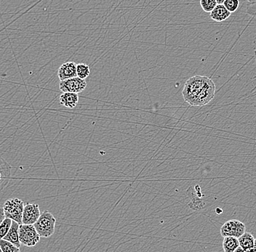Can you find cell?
Returning <instances> with one entry per match:
<instances>
[{
	"label": "cell",
	"instance_id": "cell-15",
	"mask_svg": "<svg viewBox=\"0 0 256 252\" xmlns=\"http://www.w3.org/2000/svg\"><path fill=\"white\" fill-rule=\"evenodd\" d=\"M240 3L246 8V14L256 18V0H240Z\"/></svg>",
	"mask_w": 256,
	"mask_h": 252
},
{
	"label": "cell",
	"instance_id": "cell-10",
	"mask_svg": "<svg viewBox=\"0 0 256 252\" xmlns=\"http://www.w3.org/2000/svg\"><path fill=\"white\" fill-rule=\"evenodd\" d=\"M231 13L225 8L224 5H217L210 14V17L216 22H223L228 19Z\"/></svg>",
	"mask_w": 256,
	"mask_h": 252
},
{
	"label": "cell",
	"instance_id": "cell-2",
	"mask_svg": "<svg viewBox=\"0 0 256 252\" xmlns=\"http://www.w3.org/2000/svg\"><path fill=\"white\" fill-rule=\"evenodd\" d=\"M56 219L52 213L48 211H43L39 219L34 225L40 237H49L55 232Z\"/></svg>",
	"mask_w": 256,
	"mask_h": 252
},
{
	"label": "cell",
	"instance_id": "cell-22",
	"mask_svg": "<svg viewBox=\"0 0 256 252\" xmlns=\"http://www.w3.org/2000/svg\"><path fill=\"white\" fill-rule=\"evenodd\" d=\"M244 249H243L242 248L241 246L238 247V248H236V249L234 250V252H244Z\"/></svg>",
	"mask_w": 256,
	"mask_h": 252
},
{
	"label": "cell",
	"instance_id": "cell-20",
	"mask_svg": "<svg viewBox=\"0 0 256 252\" xmlns=\"http://www.w3.org/2000/svg\"><path fill=\"white\" fill-rule=\"evenodd\" d=\"M224 6L231 14L236 12L240 7V0H225Z\"/></svg>",
	"mask_w": 256,
	"mask_h": 252
},
{
	"label": "cell",
	"instance_id": "cell-19",
	"mask_svg": "<svg viewBox=\"0 0 256 252\" xmlns=\"http://www.w3.org/2000/svg\"><path fill=\"white\" fill-rule=\"evenodd\" d=\"M216 0H200V6L206 13H211L217 6Z\"/></svg>",
	"mask_w": 256,
	"mask_h": 252
},
{
	"label": "cell",
	"instance_id": "cell-25",
	"mask_svg": "<svg viewBox=\"0 0 256 252\" xmlns=\"http://www.w3.org/2000/svg\"><path fill=\"white\" fill-rule=\"evenodd\" d=\"M0 252H3L2 250L1 246H0Z\"/></svg>",
	"mask_w": 256,
	"mask_h": 252
},
{
	"label": "cell",
	"instance_id": "cell-9",
	"mask_svg": "<svg viewBox=\"0 0 256 252\" xmlns=\"http://www.w3.org/2000/svg\"><path fill=\"white\" fill-rule=\"evenodd\" d=\"M12 167L0 156V191L2 190L8 185L10 180Z\"/></svg>",
	"mask_w": 256,
	"mask_h": 252
},
{
	"label": "cell",
	"instance_id": "cell-17",
	"mask_svg": "<svg viewBox=\"0 0 256 252\" xmlns=\"http://www.w3.org/2000/svg\"><path fill=\"white\" fill-rule=\"evenodd\" d=\"M12 222V219H9V218H6L4 220L2 221L0 224V240L4 239V237L6 236L10 229Z\"/></svg>",
	"mask_w": 256,
	"mask_h": 252
},
{
	"label": "cell",
	"instance_id": "cell-11",
	"mask_svg": "<svg viewBox=\"0 0 256 252\" xmlns=\"http://www.w3.org/2000/svg\"><path fill=\"white\" fill-rule=\"evenodd\" d=\"M60 104L68 109H74L79 102V95L74 93H63L60 96Z\"/></svg>",
	"mask_w": 256,
	"mask_h": 252
},
{
	"label": "cell",
	"instance_id": "cell-21",
	"mask_svg": "<svg viewBox=\"0 0 256 252\" xmlns=\"http://www.w3.org/2000/svg\"><path fill=\"white\" fill-rule=\"evenodd\" d=\"M4 219H6V215H4V210L2 207H0V224Z\"/></svg>",
	"mask_w": 256,
	"mask_h": 252
},
{
	"label": "cell",
	"instance_id": "cell-4",
	"mask_svg": "<svg viewBox=\"0 0 256 252\" xmlns=\"http://www.w3.org/2000/svg\"><path fill=\"white\" fill-rule=\"evenodd\" d=\"M19 239L22 244L26 246H34L39 243L40 235L34 224H20Z\"/></svg>",
	"mask_w": 256,
	"mask_h": 252
},
{
	"label": "cell",
	"instance_id": "cell-5",
	"mask_svg": "<svg viewBox=\"0 0 256 252\" xmlns=\"http://www.w3.org/2000/svg\"><path fill=\"white\" fill-rule=\"evenodd\" d=\"M246 229L244 223L236 219H232L224 223L220 228V234L223 237L232 236L239 238L246 232Z\"/></svg>",
	"mask_w": 256,
	"mask_h": 252
},
{
	"label": "cell",
	"instance_id": "cell-8",
	"mask_svg": "<svg viewBox=\"0 0 256 252\" xmlns=\"http://www.w3.org/2000/svg\"><path fill=\"white\" fill-rule=\"evenodd\" d=\"M76 65L73 62H66L59 67L58 71V76L60 81L62 80L71 79L78 77L76 74Z\"/></svg>",
	"mask_w": 256,
	"mask_h": 252
},
{
	"label": "cell",
	"instance_id": "cell-14",
	"mask_svg": "<svg viewBox=\"0 0 256 252\" xmlns=\"http://www.w3.org/2000/svg\"><path fill=\"white\" fill-rule=\"evenodd\" d=\"M239 246L240 243L238 237L232 236L224 237L223 241L224 252H234Z\"/></svg>",
	"mask_w": 256,
	"mask_h": 252
},
{
	"label": "cell",
	"instance_id": "cell-3",
	"mask_svg": "<svg viewBox=\"0 0 256 252\" xmlns=\"http://www.w3.org/2000/svg\"><path fill=\"white\" fill-rule=\"evenodd\" d=\"M24 205L23 200L17 197L8 199L2 207L6 218H9L19 224H22Z\"/></svg>",
	"mask_w": 256,
	"mask_h": 252
},
{
	"label": "cell",
	"instance_id": "cell-1",
	"mask_svg": "<svg viewBox=\"0 0 256 252\" xmlns=\"http://www.w3.org/2000/svg\"><path fill=\"white\" fill-rule=\"evenodd\" d=\"M216 85L211 78L201 75L186 82L182 91L184 100L193 107H203L215 97Z\"/></svg>",
	"mask_w": 256,
	"mask_h": 252
},
{
	"label": "cell",
	"instance_id": "cell-23",
	"mask_svg": "<svg viewBox=\"0 0 256 252\" xmlns=\"http://www.w3.org/2000/svg\"><path fill=\"white\" fill-rule=\"evenodd\" d=\"M224 1H225V0H216V2H217L218 5H223Z\"/></svg>",
	"mask_w": 256,
	"mask_h": 252
},
{
	"label": "cell",
	"instance_id": "cell-13",
	"mask_svg": "<svg viewBox=\"0 0 256 252\" xmlns=\"http://www.w3.org/2000/svg\"><path fill=\"white\" fill-rule=\"evenodd\" d=\"M238 240H239L240 246H241L244 251H246L254 248L255 238H254V235L250 232H244L238 238Z\"/></svg>",
	"mask_w": 256,
	"mask_h": 252
},
{
	"label": "cell",
	"instance_id": "cell-12",
	"mask_svg": "<svg viewBox=\"0 0 256 252\" xmlns=\"http://www.w3.org/2000/svg\"><path fill=\"white\" fill-rule=\"evenodd\" d=\"M19 227H20V224L18 223L12 221L10 229L9 232H8L6 236L4 237V240H8V241L12 243V244L18 247V248H20L22 243H20V239H19Z\"/></svg>",
	"mask_w": 256,
	"mask_h": 252
},
{
	"label": "cell",
	"instance_id": "cell-16",
	"mask_svg": "<svg viewBox=\"0 0 256 252\" xmlns=\"http://www.w3.org/2000/svg\"><path fill=\"white\" fill-rule=\"evenodd\" d=\"M76 74L80 79L86 80L90 74L89 66L86 64H79L76 65Z\"/></svg>",
	"mask_w": 256,
	"mask_h": 252
},
{
	"label": "cell",
	"instance_id": "cell-18",
	"mask_svg": "<svg viewBox=\"0 0 256 252\" xmlns=\"http://www.w3.org/2000/svg\"><path fill=\"white\" fill-rule=\"evenodd\" d=\"M0 246L3 252H20V248L4 239L0 240Z\"/></svg>",
	"mask_w": 256,
	"mask_h": 252
},
{
	"label": "cell",
	"instance_id": "cell-24",
	"mask_svg": "<svg viewBox=\"0 0 256 252\" xmlns=\"http://www.w3.org/2000/svg\"><path fill=\"white\" fill-rule=\"evenodd\" d=\"M256 249V238L255 239V241H254V248Z\"/></svg>",
	"mask_w": 256,
	"mask_h": 252
},
{
	"label": "cell",
	"instance_id": "cell-6",
	"mask_svg": "<svg viewBox=\"0 0 256 252\" xmlns=\"http://www.w3.org/2000/svg\"><path fill=\"white\" fill-rule=\"evenodd\" d=\"M87 87L86 80L80 79L78 77L71 79L62 80L59 84V88L63 93L80 94Z\"/></svg>",
	"mask_w": 256,
	"mask_h": 252
},
{
	"label": "cell",
	"instance_id": "cell-7",
	"mask_svg": "<svg viewBox=\"0 0 256 252\" xmlns=\"http://www.w3.org/2000/svg\"><path fill=\"white\" fill-rule=\"evenodd\" d=\"M41 212L40 206L35 203H26L24 205L22 224H34L39 219Z\"/></svg>",
	"mask_w": 256,
	"mask_h": 252
}]
</instances>
